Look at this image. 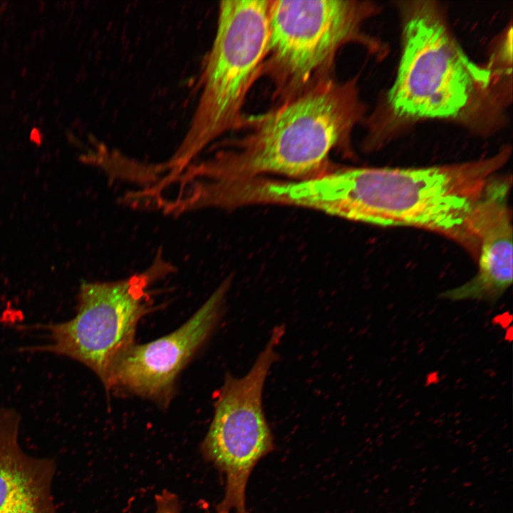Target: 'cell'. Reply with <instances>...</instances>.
Wrapping results in <instances>:
<instances>
[{"label":"cell","mask_w":513,"mask_h":513,"mask_svg":"<svg viewBox=\"0 0 513 513\" xmlns=\"http://www.w3.org/2000/svg\"><path fill=\"white\" fill-rule=\"evenodd\" d=\"M510 154L504 147L491 157L450 165L336 167L305 184L304 200L309 208L355 222L439 233L476 259L473 212Z\"/></svg>","instance_id":"1"},{"label":"cell","mask_w":513,"mask_h":513,"mask_svg":"<svg viewBox=\"0 0 513 513\" xmlns=\"http://www.w3.org/2000/svg\"><path fill=\"white\" fill-rule=\"evenodd\" d=\"M357 81L333 78L266 112L247 115L243 133L193 162L180 175L181 182L200 186L265 174L305 180L332 170L331 153L353 155L352 133L364 119Z\"/></svg>","instance_id":"2"},{"label":"cell","mask_w":513,"mask_h":513,"mask_svg":"<svg viewBox=\"0 0 513 513\" xmlns=\"http://www.w3.org/2000/svg\"><path fill=\"white\" fill-rule=\"evenodd\" d=\"M399 4L402 52L385 97L388 116L398 123L450 120L482 133L500 125L510 98L512 53L501 46L489 63L478 65L465 53L435 1Z\"/></svg>","instance_id":"3"},{"label":"cell","mask_w":513,"mask_h":513,"mask_svg":"<svg viewBox=\"0 0 513 513\" xmlns=\"http://www.w3.org/2000/svg\"><path fill=\"white\" fill-rule=\"evenodd\" d=\"M269 0H226L219 5L216 33L203 63L200 98L175 151L157 165L174 180L217 138L240 131L247 95L261 77L269 32Z\"/></svg>","instance_id":"4"},{"label":"cell","mask_w":513,"mask_h":513,"mask_svg":"<svg viewBox=\"0 0 513 513\" xmlns=\"http://www.w3.org/2000/svg\"><path fill=\"white\" fill-rule=\"evenodd\" d=\"M378 11L368 1L269 0L261 77L270 80L276 105L334 78L336 56L347 44L383 56L385 46L363 28Z\"/></svg>","instance_id":"5"},{"label":"cell","mask_w":513,"mask_h":513,"mask_svg":"<svg viewBox=\"0 0 513 513\" xmlns=\"http://www.w3.org/2000/svg\"><path fill=\"white\" fill-rule=\"evenodd\" d=\"M173 268L158 252L142 272L113 281H83L76 315L68 321L39 326L46 332V342L22 351L78 361L105 386L116 361L134 343L139 321L152 308L151 284Z\"/></svg>","instance_id":"6"},{"label":"cell","mask_w":513,"mask_h":513,"mask_svg":"<svg viewBox=\"0 0 513 513\" xmlns=\"http://www.w3.org/2000/svg\"><path fill=\"white\" fill-rule=\"evenodd\" d=\"M284 333L283 325L275 326L249 371L239 378L227 374L216 394L214 417L200 452L225 477L224 494L216 506L217 513H248L246 491L251 473L275 448L262 396Z\"/></svg>","instance_id":"7"},{"label":"cell","mask_w":513,"mask_h":513,"mask_svg":"<svg viewBox=\"0 0 513 513\" xmlns=\"http://www.w3.org/2000/svg\"><path fill=\"white\" fill-rule=\"evenodd\" d=\"M231 280H224L196 313L172 333L130 346L110 373L107 391L130 393L164 406L172 397L177 377L210 336L224 309Z\"/></svg>","instance_id":"8"},{"label":"cell","mask_w":513,"mask_h":513,"mask_svg":"<svg viewBox=\"0 0 513 513\" xmlns=\"http://www.w3.org/2000/svg\"><path fill=\"white\" fill-rule=\"evenodd\" d=\"M512 177H492L477 204L471 230L478 249V271L465 284L443 291L450 301H496L512 283V224L508 198Z\"/></svg>","instance_id":"9"},{"label":"cell","mask_w":513,"mask_h":513,"mask_svg":"<svg viewBox=\"0 0 513 513\" xmlns=\"http://www.w3.org/2000/svg\"><path fill=\"white\" fill-rule=\"evenodd\" d=\"M21 417L0 408V513H58L53 494L55 462L23 450Z\"/></svg>","instance_id":"10"},{"label":"cell","mask_w":513,"mask_h":513,"mask_svg":"<svg viewBox=\"0 0 513 513\" xmlns=\"http://www.w3.org/2000/svg\"><path fill=\"white\" fill-rule=\"evenodd\" d=\"M155 513H180L181 506L177 494L164 489L155 495Z\"/></svg>","instance_id":"11"}]
</instances>
